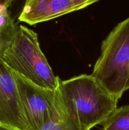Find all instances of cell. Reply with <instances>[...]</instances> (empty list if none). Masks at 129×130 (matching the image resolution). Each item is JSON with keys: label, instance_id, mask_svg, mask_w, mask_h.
<instances>
[{"label": "cell", "instance_id": "3", "mask_svg": "<svg viewBox=\"0 0 129 130\" xmlns=\"http://www.w3.org/2000/svg\"><path fill=\"white\" fill-rule=\"evenodd\" d=\"M1 58L12 71L44 88L55 90L59 77L54 76L42 52L35 32L20 25Z\"/></svg>", "mask_w": 129, "mask_h": 130}, {"label": "cell", "instance_id": "5", "mask_svg": "<svg viewBox=\"0 0 129 130\" xmlns=\"http://www.w3.org/2000/svg\"><path fill=\"white\" fill-rule=\"evenodd\" d=\"M0 124L29 130L13 71L0 57Z\"/></svg>", "mask_w": 129, "mask_h": 130}, {"label": "cell", "instance_id": "10", "mask_svg": "<svg viewBox=\"0 0 129 130\" xmlns=\"http://www.w3.org/2000/svg\"><path fill=\"white\" fill-rule=\"evenodd\" d=\"M14 0H0V15L10 10V8Z\"/></svg>", "mask_w": 129, "mask_h": 130}, {"label": "cell", "instance_id": "1", "mask_svg": "<svg viewBox=\"0 0 129 130\" xmlns=\"http://www.w3.org/2000/svg\"><path fill=\"white\" fill-rule=\"evenodd\" d=\"M58 91L61 108L79 130L101 124L117 108L118 100L92 74L59 78Z\"/></svg>", "mask_w": 129, "mask_h": 130}, {"label": "cell", "instance_id": "8", "mask_svg": "<svg viewBox=\"0 0 129 130\" xmlns=\"http://www.w3.org/2000/svg\"><path fill=\"white\" fill-rule=\"evenodd\" d=\"M59 96V95H58ZM39 130H79L73 121L63 111L59 104V109Z\"/></svg>", "mask_w": 129, "mask_h": 130}, {"label": "cell", "instance_id": "11", "mask_svg": "<svg viewBox=\"0 0 129 130\" xmlns=\"http://www.w3.org/2000/svg\"><path fill=\"white\" fill-rule=\"evenodd\" d=\"M0 130H16L15 129L10 128V127L6 126L3 125V124H0Z\"/></svg>", "mask_w": 129, "mask_h": 130}, {"label": "cell", "instance_id": "9", "mask_svg": "<svg viewBox=\"0 0 129 130\" xmlns=\"http://www.w3.org/2000/svg\"><path fill=\"white\" fill-rule=\"evenodd\" d=\"M18 27L12 17L0 19V57L13 41Z\"/></svg>", "mask_w": 129, "mask_h": 130}, {"label": "cell", "instance_id": "7", "mask_svg": "<svg viewBox=\"0 0 129 130\" xmlns=\"http://www.w3.org/2000/svg\"><path fill=\"white\" fill-rule=\"evenodd\" d=\"M101 125L102 130H129V105L116 108Z\"/></svg>", "mask_w": 129, "mask_h": 130}, {"label": "cell", "instance_id": "4", "mask_svg": "<svg viewBox=\"0 0 129 130\" xmlns=\"http://www.w3.org/2000/svg\"><path fill=\"white\" fill-rule=\"evenodd\" d=\"M12 71L29 130H39L59 109L58 87H40Z\"/></svg>", "mask_w": 129, "mask_h": 130}, {"label": "cell", "instance_id": "6", "mask_svg": "<svg viewBox=\"0 0 129 130\" xmlns=\"http://www.w3.org/2000/svg\"><path fill=\"white\" fill-rule=\"evenodd\" d=\"M99 0H25L19 21L29 25L58 18L85 8Z\"/></svg>", "mask_w": 129, "mask_h": 130}, {"label": "cell", "instance_id": "2", "mask_svg": "<svg viewBox=\"0 0 129 130\" xmlns=\"http://www.w3.org/2000/svg\"><path fill=\"white\" fill-rule=\"evenodd\" d=\"M115 99L129 89V17L118 24L102 41L91 74Z\"/></svg>", "mask_w": 129, "mask_h": 130}]
</instances>
